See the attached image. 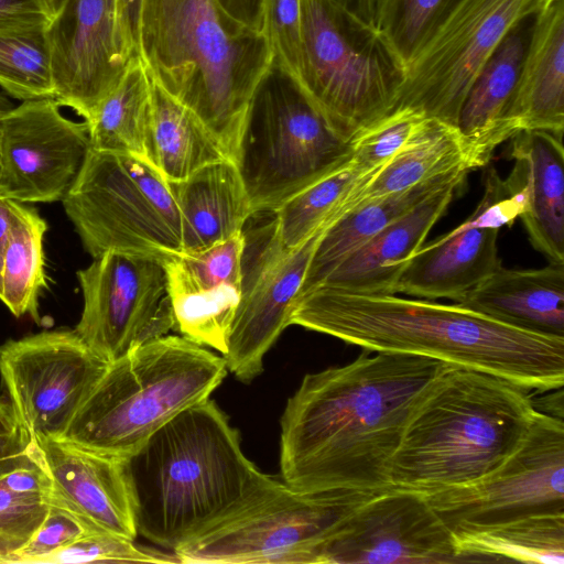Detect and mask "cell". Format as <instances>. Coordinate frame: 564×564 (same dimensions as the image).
<instances>
[{
    "label": "cell",
    "mask_w": 564,
    "mask_h": 564,
    "mask_svg": "<svg viewBox=\"0 0 564 564\" xmlns=\"http://www.w3.org/2000/svg\"><path fill=\"white\" fill-rule=\"evenodd\" d=\"M509 121L516 135L540 130L563 139L564 0H553L533 18Z\"/></svg>",
    "instance_id": "21"
},
{
    "label": "cell",
    "mask_w": 564,
    "mask_h": 564,
    "mask_svg": "<svg viewBox=\"0 0 564 564\" xmlns=\"http://www.w3.org/2000/svg\"><path fill=\"white\" fill-rule=\"evenodd\" d=\"M377 172H365L350 154L330 172L284 202L274 213L276 232L293 249L327 221L352 208L357 195Z\"/></svg>",
    "instance_id": "30"
},
{
    "label": "cell",
    "mask_w": 564,
    "mask_h": 564,
    "mask_svg": "<svg viewBox=\"0 0 564 564\" xmlns=\"http://www.w3.org/2000/svg\"><path fill=\"white\" fill-rule=\"evenodd\" d=\"M498 234L497 228L460 224L422 246L401 272L395 294L459 303L502 265L498 257Z\"/></svg>",
    "instance_id": "22"
},
{
    "label": "cell",
    "mask_w": 564,
    "mask_h": 564,
    "mask_svg": "<svg viewBox=\"0 0 564 564\" xmlns=\"http://www.w3.org/2000/svg\"><path fill=\"white\" fill-rule=\"evenodd\" d=\"M536 412L531 391L445 362L409 414L392 487L427 496L484 477L519 447Z\"/></svg>",
    "instance_id": "4"
},
{
    "label": "cell",
    "mask_w": 564,
    "mask_h": 564,
    "mask_svg": "<svg viewBox=\"0 0 564 564\" xmlns=\"http://www.w3.org/2000/svg\"><path fill=\"white\" fill-rule=\"evenodd\" d=\"M243 230L207 249L182 253L164 262L166 288L241 286Z\"/></svg>",
    "instance_id": "36"
},
{
    "label": "cell",
    "mask_w": 564,
    "mask_h": 564,
    "mask_svg": "<svg viewBox=\"0 0 564 564\" xmlns=\"http://www.w3.org/2000/svg\"><path fill=\"white\" fill-rule=\"evenodd\" d=\"M13 107L10 99L0 93V117L10 111Z\"/></svg>",
    "instance_id": "51"
},
{
    "label": "cell",
    "mask_w": 564,
    "mask_h": 564,
    "mask_svg": "<svg viewBox=\"0 0 564 564\" xmlns=\"http://www.w3.org/2000/svg\"><path fill=\"white\" fill-rule=\"evenodd\" d=\"M111 563H172L175 556L150 551L134 541L104 531L93 530L77 538L45 560L43 564Z\"/></svg>",
    "instance_id": "38"
},
{
    "label": "cell",
    "mask_w": 564,
    "mask_h": 564,
    "mask_svg": "<svg viewBox=\"0 0 564 564\" xmlns=\"http://www.w3.org/2000/svg\"><path fill=\"white\" fill-rule=\"evenodd\" d=\"M349 154L350 143L272 61L251 96L234 156L253 215L274 213Z\"/></svg>",
    "instance_id": "7"
},
{
    "label": "cell",
    "mask_w": 564,
    "mask_h": 564,
    "mask_svg": "<svg viewBox=\"0 0 564 564\" xmlns=\"http://www.w3.org/2000/svg\"><path fill=\"white\" fill-rule=\"evenodd\" d=\"M468 562L425 496L391 489L349 507L321 546L317 564Z\"/></svg>",
    "instance_id": "16"
},
{
    "label": "cell",
    "mask_w": 564,
    "mask_h": 564,
    "mask_svg": "<svg viewBox=\"0 0 564 564\" xmlns=\"http://www.w3.org/2000/svg\"><path fill=\"white\" fill-rule=\"evenodd\" d=\"M351 506L269 476L172 553L184 564H317L334 523Z\"/></svg>",
    "instance_id": "10"
},
{
    "label": "cell",
    "mask_w": 564,
    "mask_h": 564,
    "mask_svg": "<svg viewBox=\"0 0 564 564\" xmlns=\"http://www.w3.org/2000/svg\"><path fill=\"white\" fill-rule=\"evenodd\" d=\"M53 98L22 101L0 117V194L23 203L62 200L91 149L86 122Z\"/></svg>",
    "instance_id": "17"
},
{
    "label": "cell",
    "mask_w": 564,
    "mask_h": 564,
    "mask_svg": "<svg viewBox=\"0 0 564 564\" xmlns=\"http://www.w3.org/2000/svg\"><path fill=\"white\" fill-rule=\"evenodd\" d=\"M454 534L564 513V421L538 410L519 447L484 477L425 496Z\"/></svg>",
    "instance_id": "12"
},
{
    "label": "cell",
    "mask_w": 564,
    "mask_h": 564,
    "mask_svg": "<svg viewBox=\"0 0 564 564\" xmlns=\"http://www.w3.org/2000/svg\"><path fill=\"white\" fill-rule=\"evenodd\" d=\"M261 32L271 50L273 61L300 83L301 0H263Z\"/></svg>",
    "instance_id": "40"
},
{
    "label": "cell",
    "mask_w": 564,
    "mask_h": 564,
    "mask_svg": "<svg viewBox=\"0 0 564 564\" xmlns=\"http://www.w3.org/2000/svg\"><path fill=\"white\" fill-rule=\"evenodd\" d=\"M300 85L345 142L390 112L403 67L334 0H301Z\"/></svg>",
    "instance_id": "9"
},
{
    "label": "cell",
    "mask_w": 564,
    "mask_h": 564,
    "mask_svg": "<svg viewBox=\"0 0 564 564\" xmlns=\"http://www.w3.org/2000/svg\"><path fill=\"white\" fill-rule=\"evenodd\" d=\"M139 41L150 76L200 119L234 161L249 101L273 61L262 32L216 0H143Z\"/></svg>",
    "instance_id": "5"
},
{
    "label": "cell",
    "mask_w": 564,
    "mask_h": 564,
    "mask_svg": "<svg viewBox=\"0 0 564 564\" xmlns=\"http://www.w3.org/2000/svg\"><path fill=\"white\" fill-rule=\"evenodd\" d=\"M30 442L20 426L11 432L0 433V478L28 456Z\"/></svg>",
    "instance_id": "46"
},
{
    "label": "cell",
    "mask_w": 564,
    "mask_h": 564,
    "mask_svg": "<svg viewBox=\"0 0 564 564\" xmlns=\"http://www.w3.org/2000/svg\"><path fill=\"white\" fill-rule=\"evenodd\" d=\"M510 156L527 172L529 208L520 218L533 248L549 262L564 263L563 139L540 130L511 139Z\"/></svg>",
    "instance_id": "26"
},
{
    "label": "cell",
    "mask_w": 564,
    "mask_h": 564,
    "mask_svg": "<svg viewBox=\"0 0 564 564\" xmlns=\"http://www.w3.org/2000/svg\"><path fill=\"white\" fill-rule=\"evenodd\" d=\"M53 17L51 0H0V29L48 25Z\"/></svg>",
    "instance_id": "44"
},
{
    "label": "cell",
    "mask_w": 564,
    "mask_h": 564,
    "mask_svg": "<svg viewBox=\"0 0 564 564\" xmlns=\"http://www.w3.org/2000/svg\"><path fill=\"white\" fill-rule=\"evenodd\" d=\"M150 85L145 159L167 182L182 181L205 165L229 159L191 109L169 95L151 76Z\"/></svg>",
    "instance_id": "27"
},
{
    "label": "cell",
    "mask_w": 564,
    "mask_h": 564,
    "mask_svg": "<svg viewBox=\"0 0 564 564\" xmlns=\"http://www.w3.org/2000/svg\"><path fill=\"white\" fill-rule=\"evenodd\" d=\"M227 372L223 356L182 335L144 341L108 364L59 440L126 458L180 412L209 399Z\"/></svg>",
    "instance_id": "6"
},
{
    "label": "cell",
    "mask_w": 564,
    "mask_h": 564,
    "mask_svg": "<svg viewBox=\"0 0 564 564\" xmlns=\"http://www.w3.org/2000/svg\"><path fill=\"white\" fill-rule=\"evenodd\" d=\"M151 117V85L140 56L131 58L117 86L85 121L91 149L145 159Z\"/></svg>",
    "instance_id": "31"
},
{
    "label": "cell",
    "mask_w": 564,
    "mask_h": 564,
    "mask_svg": "<svg viewBox=\"0 0 564 564\" xmlns=\"http://www.w3.org/2000/svg\"><path fill=\"white\" fill-rule=\"evenodd\" d=\"M143 0H117L120 37L130 58L140 56V17Z\"/></svg>",
    "instance_id": "45"
},
{
    "label": "cell",
    "mask_w": 564,
    "mask_h": 564,
    "mask_svg": "<svg viewBox=\"0 0 564 564\" xmlns=\"http://www.w3.org/2000/svg\"><path fill=\"white\" fill-rule=\"evenodd\" d=\"M455 0H397L388 35V45L400 64Z\"/></svg>",
    "instance_id": "42"
},
{
    "label": "cell",
    "mask_w": 564,
    "mask_h": 564,
    "mask_svg": "<svg viewBox=\"0 0 564 564\" xmlns=\"http://www.w3.org/2000/svg\"><path fill=\"white\" fill-rule=\"evenodd\" d=\"M528 20L500 42L477 75L460 108L456 127L477 169L487 165L496 149L516 135L509 121V107L530 34L527 35L522 28Z\"/></svg>",
    "instance_id": "24"
},
{
    "label": "cell",
    "mask_w": 564,
    "mask_h": 564,
    "mask_svg": "<svg viewBox=\"0 0 564 564\" xmlns=\"http://www.w3.org/2000/svg\"><path fill=\"white\" fill-rule=\"evenodd\" d=\"M18 427L9 402L0 398V433L11 432Z\"/></svg>",
    "instance_id": "49"
},
{
    "label": "cell",
    "mask_w": 564,
    "mask_h": 564,
    "mask_svg": "<svg viewBox=\"0 0 564 564\" xmlns=\"http://www.w3.org/2000/svg\"><path fill=\"white\" fill-rule=\"evenodd\" d=\"M174 328L189 340L228 351L229 335L240 302V286L169 288Z\"/></svg>",
    "instance_id": "34"
},
{
    "label": "cell",
    "mask_w": 564,
    "mask_h": 564,
    "mask_svg": "<svg viewBox=\"0 0 564 564\" xmlns=\"http://www.w3.org/2000/svg\"><path fill=\"white\" fill-rule=\"evenodd\" d=\"M466 177L454 180L392 221L317 286L364 294H395L397 281L405 264L423 246Z\"/></svg>",
    "instance_id": "20"
},
{
    "label": "cell",
    "mask_w": 564,
    "mask_h": 564,
    "mask_svg": "<svg viewBox=\"0 0 564 564\" xmlns=\"http://www.w3.org/2000/svg\"><path fill=\"white\" fill-rule=\"evenodd\" d=\"M109 362L75 329L43 330L0 346V378L30 440H59Z\"/></svg>",
    "instance_id": "13"
},
{
    "label": "cell",
    "mask_w": 564,
    "mask_h": 564,
    "mask_svg": "<svg viewBox=\"0 0 564 564\" xmlns=\"http://www.w3.org/2000/svg\"><path fill=\"white\" fill-rule=\"evenodd\" d=\"M123 463L138 534L172 552L269 477L210 399L172 417Z\"/></svg>",
    "instance_id": "3"
},
{
    "label": "cell",
    "mask_w": 564,
    "mask_h": 564,
    "mask_svg": "<svg viewBox=\"0 0 564 564\" xmlns=\"http://www.w3.org/2000/svg\"><path fill=\"white\" fill-rule=\"evenodd\" d=\"M468 173L453 172L406 191L368 200L345 212L321 237L300 294L321 284L346 258L420 202Z\"/></svg>",
    "instance_id": "28"
},
{
    "label": "cell",
    "mask_w": 564,
    "mask_h": 564,
    "mask_svg": "<svg viewBox=\"0 0 564 564\" xmlns=\"http://www.w3.org/2000/svg\"><path fill=\"white\" fill-rule=\"evenodd\" d=\"M46 35L54 99L87 122L131 61L120 37L117 0H65Z\"/></svg>",
    "instance_id": "18"
},
{
    "label": "cell",
    "mask_w": 564,
    "mask_h": 564,
    "mask_svg": "<svg viewBox=\"0 0 564 564\" xmlns=\"http://www.w3.org/2000/svg\"><path fill=\"white\" fill-rule=\"evenodd\" d=\"M453 535L457 552L468 562L564 563V513L538 514Z\"/></svg>",
    "instance_id": "32"
},
{
    "label": "cell",
    "mask_w": 564,
    "mask_h": 564,
    "mask_svg": "<svg viewBox=\"0 0 564 564\" xmlns=\"http://www.w3.org/2000/svg\"><path fill=\"white\" fill-rule=\"evenodd\" d=\"M76 275L84 305L74 329L107 362L174 328L164 262L107 252Z\"/></svg>",
    "instance_id": "15"
},
{
    "label": "cell",
    "mask_w": 564,
    "mask_h": 564,
    "mask_svg": "<svg viewBox=\"0 0 564 564\" xmlns=\"http://www.w3.org/2000/svg\"><path fill=\"white\" fill-rule=\"evenodd\" d=\"M459 304L520 329L564 337V263L540 269L501 265Z\"/></svg>",
    "instance_id": "23"
},
{
    "label": "cell",
    "mask_w": 564,
    "mask_h": 564,
    "mask_svg": "<svg viewBox=\"0 0 564 564\" xmlns=\"http://www.w3.org/2000/svg\"><path fill=\"white\" fill-rule=\"evenodd\" d=\"M17 204V200L7 198L0 194V280L3 267V257L15 217Z\"/></svg>",
    "instance_id": "48"
},
{
    "label": "cell",
    "mask_w": 564,
    "mask_h": 564,
    "mask_svg": "<svg viewBox=\"0 0 564 564\" xmlns=\"http://www.w3.org/2000/svg\"><path fill=\"white\" fill-rule=\"evenodd\" d=\"M46 28L0 29V87L21 101L55 97Z\"/></svg>",
    "instance_id": "35"
},
{
    "label": "cell",
    "mask_w": 564,
    "mask_h": 564,
    "mask_svg": "<svg viewBox=\"0 0 564 564\" xmlns=\"http://www.w3.org/2000/svg\"><path fill=\"white\" fill-rule=\"evenodd\" d=\"M52 484L50 499L88 524L135 541L133 505L123 458L62 440H31Z\"/></svg>",
    "instance_id": "19"
},
{
    "label": "cell",
    "mask_w": 564,
    "mask_h": 564,
    "mask_svg": "<svg viewBox=\"0 0 564 564\" xmlns=\"http://www.w3.org/2000/svg\"><path fill=\"white\" fill-rule=\"evenodd\" d=\"M46 220L39 212L18 202L3 257L0 301L18 318L41 323L39 299L47 288L44 237Z\"/></svg>",
    "instance_id": "33"
},
{
    "label": "cell",
    "mask_w": 564,
    "mask_h": 564,
    "mask_svg": "<svg viewBox=\"0 0 564 564\" xmlns=\"http://www.w3.org/2000/svg\"><path fill=\"white\" fill-rule=\"evenodd\" d=\"M235 20L261 31L263 0H216Z\"/></svg>",
    "instance_id": "47"
},
{
    "label": "cell",
    "mask_w": 564,
    "mask_h": 564,
    "mask_svg": "<svg viewBox=\"0 0 564 564\" xmlns=\"http://www.w3.org/2000/svg\"><path fill=\"white\" fill-rule=\"evenodd\" d=\"M65 0H51L53 9L58 10Z\"/></svg>",
    "instance_id": "52"
},
{
    "label": "cell",
    "mask_w": 564,
    "mask_h": 564,
    "mask_svg": "<svg viewBox=\"0 0 564 564\" xmlns=\"http://www.w3.org/2000/svg\"><path fill=\"white\" fill-rule=\"evenodd\" d=\"M337 218L293 249L280 241L274 216L243 229L240 302L223 355L238 380L250 382L262 372L265 354L290 325L314 250Z\"/></svg>",
    "instance_id": "14"
},
{
    "label": "cell",
    "mask_w": 564,
    "mask_h": 564,
    "mask_svg": "<svg viewBox=\"0 0 564 564\" xmlns=\"http://www.w3.org/2000/svg\"><path fill=\"white\" fill-rule=\"evenodd\" d=\"M352 20L368 29L361 17V0H334Z\"/></svg>",
    "instance_id": "50"
},
{
    "label": "cell",
    "mask_w": 564,
    "mask_h": 564,
    "mask_svg": "<svg viewBox=\"0 0 564 564\" xmlns=\"http://www.w3.org/2000/svg\"><path fill=\"white\" fill-rule=\"evenodd\" d=\"M290 325L368 351L430 357L484 371L529 391L564 384V337L520 329L459 303L319 285L299 295Z\"/></svg>",
    "instance_id": "2"
},
{
    "label": "cell",
    "mask_w": 564,
    "mask_h": 564,
    "mask_svg": "<svg viewBox=\"0 0 564 564\" xmlns=\"http://www.w3.org/2000/svg\"><path fill=\"white\" fill-rule=\"evenodd\" d=\"M427 119L410 107L391 110L350 141L354 161L365 172L380 171L414 139Z\"/></svg>",
    "instance_id": "37"
},
{
    "label": "cell",
    "mask_w": 564,
    "mask_h": 564,
    "mask_svg": "<svg viewBox=\"0 0 564 564\" xmlns=\"http://www.w3.org/2000/svg\"><path fill=\"white\" fill-rule=\"evenodd\" d=\"M93 530L100 529L50 499L48 511L31 539L18 550L1 555L0 563L43 564L52 554Z\"/></svg>",
    "instance_id": "39"
},
{
    "label": "cell",
    "mask_w": 564,
    "mask_h": 564,
    "mask_svg": "<svg viewBox=\"0 0 564 564\" xmlns=\"http://www.w3.org/2000/svg\"><path fill=\"white\" fill-rule=\"evenodd\" d=\"M181 216L183 253L207 249L243 230L253 216L230 159L214 162L178 182H169Z\"/></svg>",
    "instance_id": "25"
},
{
    "label": "cell",
    "mask_w": 564,
    "mask_h": 564,
    "mask_svg": "<svg viewBox=\"0 0 564 564\" xmlns=\"http://www.w3.org/2000/svg\"><path fill=\"white\" fill-rule=\"evenodd\" d=\"M0 479L7 488L18 494L46 498L51 495V479L31 446L28 456Z\"/></svg>",
    "instance_id": "43"
},
{
    "label": "cell",
    "mask_w": 564,
    "mask_h": 564,
    "mask_svg": "<svg viewBox=\"0 0 564 564\" xmlns=\"http://www.w3.org/2000/svg\"><path fill=\"white\" fill-rule=\"evenodd\" d=\"M552 1L455 0L408 57L393 109L414 108L456 126L470 86L500 42Z\"/></svg>",
    "instance_id": "11"
},
{
    "label": "cell",
    "mask_w": 564,
    "mask_h": 564,
    "mask_svg": "<svg viewBox=\"0 0 564 564\" xmlns=\"http://www.w3.org/2000/svg\"><path fill=\"white\" fill-rule=\"evenodd\" d=\"M477 165L456 126L429 118L414 139L357 195L352 208Z\"/></svg>",
    "instance_id": "29"
},
{
    "label": "cell",
    "mask_w": 564,
    "mask_h": 564,
    "mask_svg": "<svg viewBox=\"0 0 564 564\" xmlns=\"http://www.w3.org/2000/svg\"><path fill=\"white\" fill-rule=\"evenodd\" d=\"M444 364L365 350L305 375L280 419L282 480L349 505L394 489L392 460L409 414Z\"/></svg>",
    "instance_id": "1"
},
{
    "label": "cell",
    "mask_w": 564,
    "mask_h": 564,
    "mask_svg": "<svg viewBox=\"0 0 564 564\" xmlns=\"http://www.w3.org/2000/svg\"><path fill=\"white\" fill-rule=\"evenodd\" d=\"M62 203L93 259L123 252L166 262L183 253L170 184L144 159L90 149Z\"/></svg>",
    "instance_id": "8"
},
{
    "label": "cell",
    "mask_w": 564,
    "mask_h": 564,
    "mask_svg": "<svg viewBox=\"0 0 564 564\" xmlns=\"http://www.w3.org/2000/svg\"><path fill=\"white\" fill-rule=\"evenodd\" d=\"M50 497L18 494L0 479V556L24 545L44 520Z\"/></svg>",
    "instance_id": "41"
}]
</instances>
